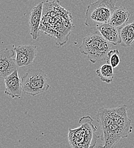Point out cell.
Segmentation results:
<instances>
[{
	"label": "cell",
	"instance_id": "6da1fadb",
	"mask_svg": "<svg viewBox=\"0 0 134 148\" xmlns=\"http://www.w3.org/2000/svg\"><path fill=\"white\" fill-rule=\"evenodd\" d=\"M96 117L100 126V139L103 141L96 148H114L121 139L127 138L133 132L126 105L114 108L102 107L97 111Z\"/></svg>",
	"mask_w": 134,
	"mask_h": 148
},
{
	"label": "cell",
	"instance_id": "7a4b0ae2",
	"mask_svg": "<svg viewBox=\"0 0 134 148\" xmlns=\"http://www.w3.org/2000/svg\"><path fill=\"white\" fill-rule=\"evenodd\" d=\"M40 31L57 38L58 45L62 46L67 41L70 32L74 27L71 15L63 8L59 1L44 2Z\"/></svg>",
	"mask_w": 134,
	"mask_h": 148
},
{
	"label": "cell",
	"instance_id": "3957f363",
	"mask_svg": "<svg viewBox=\"0 0 134 148\" xmlns=\"http://www.w3.org/2000/svg\"><path fill=\"white\" fill-rule=\"evenodd\" d=\"M90 116L82 117L79 121V127L70 129L68 141L72 148H94L100 136L96 134L97 127Z\"/></svg>",
	"mask_w": 134,
	"mask_h": 148
},
{
	"label": "cell",
	"instance_id": "277c9868",
	"mask_svg": "<svg viewBox=\"0 0 134 148\" xmlns=\"http://www.w3.org/2000/svg\"><path fill=\"white\" fill-rule=\"evenodd\" d=\"M112 46L98 32L89 35L83 39L79 47L80 52L87 56L93 63L98 61L106 60Z\"/></svg>",
	"mask_w": 134,
	"mask_h": 148
},
{
	"label": "cell",
	"instance_id": "5b68a950",
	"mask_svg": "<svg viewBox=\"0 0 134 148\" xmlns=\"http://www.w3.org/2000/svg\"><path fill=\"white\" fill-rule=\"evenodd\" d=\"M116 0H98L87 8L85 24L87 26H99L108 23L115 9Z\"/></svg>",
	"mask_w": 134,
	"mask_h": 148
},
{
	"label": "cell",
	"instance_id": "8992f818",
	"mask_svg": "<svg viewBox=\"0 0 134 148\" xmlns=\"http://www.w3.org/2000/svg\"><path fill=\"white\" fill-rule=\"evenodd\" d=\"M22 90L25 94L35 96L50 87L46 74L41 69H30L22 76Z\"/></svg>",
	"mask_w": 134,
	"mask_h": 148
},
{
	"label": "cell",
	"instance_id": "52a82bcc",
	"mask_svg": "<svg viewBox=\"0 0 134 148\" xmlns=\"http://www.w3.org/2000/svg\"><path fill=\"white\" fill-rule=\"evenodd\" d=\"M16 53L14 49L8 48L2 50L0 52V76L4 79L17 70L19 67L14 56Z\"/></svg>",
	"mask_w": 134,
	"mask_h": 148
},
{
	"label": "cell",
	"instance_id": "ba28073f",
	"mask_svg": "<svg viewBox=\"0 0 134 148\" xmlns=\"http://www.w3.org/2000/svg\"><path fill=\"white\" fill-rule=\"evenodd\" d=\"M16 59L19 67H25L31 64L37 56V46L34 45H22L14 48Z\"/></svg>",
	"mask_w": 134,
	"mask_h": 148
},
{
	"label": "cell",
	"instance_id": "9c48e42d",
	"mask_svg": "<svg viewBox=\"0 0 134 148\" xmlns=\"http://www.w3.org/2000/svg\"><path fill=\"white\" fill-rule=\"evenodd\" d=\"M43 4L44 2H39L31 10L30 13L29 19L30 33L34 40H36L40 36V27L42 18Z\"/></svg>",
	"mask_w": 134,
	"mask_h": 148
},
{
	"label": "cell",
	"instance_id": "30bf717a",
	"mask_svg": "<svg viewBox=\"0 0 134 148\" xmlns=\"http://www.w3.org/2000/svg\"><path fill=\"white\" fill-rule=\"evenodd\" d=\"M3 79L6 88L5 93L13 99L21 98L23 90L22 80L20 79L18 71H15Z\"/></svg>",
	"mask_w": 134,
	"mask_h": 148
},
{
	"label": "cell",
	"instance_id": "8fae6325",
	"mask_svg": "<svg viewBox=\"0 0 134 148\" xmlns=\"http://www.w3.org/2000/svg\"><path fill=\"white\" fill-rule=\"evenodd\" d=\"M97 30L107 42L114 45L121 43L120 36V28H117L109 23H105L100 25Z\"/></svg>",
	"mask_w": 134,
	"mask_h": 148
},
{
	"label": "cell",
	"instance_id": "7c38bea8",
	"mask_svg": "<svg viewBox=\"0 0 134 148\" xmlns=\"http://www.w3.org/2000/svg\"><path fill=\"white\" fill-rule=\"evenodd\" d=\"M130 17V13L125 7H116L108 23L115 27L120 28L126 25Z\"/></svg>",
	"mask_w": 134,
	"mask_h": 148
},
{
	"label": "cell",
	"instance_id": "4fadbf2b",
	"mask_svg": "<svg viewBox=\"0 0 134 148\" xmlns=\"http://www.w3.org/2000/svg\"><path fill=\"white\" fill-rule=\"evenodd\" d=\"M121 43L124 47H130L134 43V21L120 28Z\"/></svg>",
	"mask_w": 134,
	"mask_h": 148
},
{
	"label": "cell",
	"instance_id": "5bb4252c",
	"mask_svg": "<svg viewBox=\"0 0 134 148\" xmlns=\"http://www.w3.org/2000/svg\"><path fill=\"white\" fill-rule=\"evenodd\" d=\"M113 67L109 64H104L96 70V73L100 80L110 84L114 80V73Z\"/></svg>",
	"mask_w": 134,
	"mask_h": 148
},
{
	"label": "cell",
	"instance_id": "9a60e30c",
	"mask_svg": "<svg viewBox=\"0 0 134 148\" xmlns=\"http://www.w3.org/2000/svg\"><path fill=\"white\" fill-rule=\"evenodd\" d=\"M107 64L111 66L113 68H116L120 64V58L119 57V51L118 50H110L108 54L106 60Z\"/></svg>",
	"mask_w": 134,
	"mask_h": 148
}]
</instances>
